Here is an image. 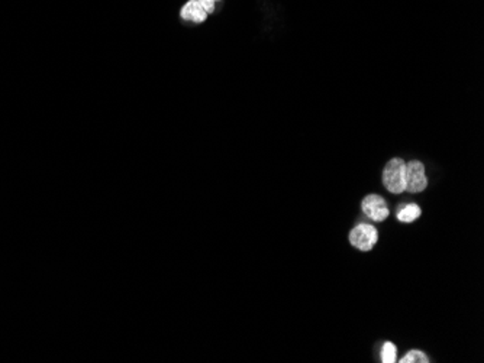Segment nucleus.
<instances>
[{
	"mask_svg": "<svg viewBox=\"0 0 484 363\" xmlns=\"http://www.w3.org/2000/svg\"><path fill=\"white\" fill-rule=\"evenodd\" d=\"M383 184L393 193L400 194L406 188V163L400 158H393L387 163L383 171Z\"/></svg>",
	"mask_w": 484,
	"mask_h": 363,
	"instance_id": "obj_1",
	"label": "nucleus"
},
{
	"mask_svg": "<svg viewBox=\"0 0 484 363\" xmlns=\"http://www.w3.org/2000/svg\"><path fill=\"white\" fill-rule=\"evenodd\" d=\"M379 235L374 226L371 225H358L352 232L350 233V242L352 246H355L360 250H371L372 246L377 242Z\"/></svg>",
	"mask_w": 484,
	"mask_h": 363,
	"instance_id": "obj_2",
	"label": "nucleus"
},
{
	"mask_svg": "<svg viewBox=\"0 0 484 363\" xmlns=\"http://www.w3.org/2000/svg\"><path fill=\"white\" fill-rule=\"evenodd\" d=\"M428 180L425 174V167L419 161H410L406 164V191L420 193L426 188Z\"/></svg>",
	"mask_w": 484,
	"mask_h": 363,
	"instance_id": "obj_3",
	"label": "nucleus"
},
{
	"mask_svg": "<svg viewBox=\"0 0 484 363\" xmlns=\"http://www.w3.org/2000/svg\"><path fill=\"white\" fill-rule=\"evenodd\" d=\"M362 212L374 222H383L389 218V209L386 201L380 195H367L362 200Z\"/></svg>",
	"mask_w": 484,
	"mask_h": 363,
	"instance_id": "obj_4",
	"label": "nucleus"
},
{
	"mask_svg": "<svg viewBox=\"0 0 484 363\" xmlns=\"http://www.w3.org/2000/svg\"><path fill=\"white\" fill-rule=\"evenodd\" d=\"M180 16L186 22L203 24L207 19L209 14L199 4V0H189V2H186V5L182 8Z\"/></svg>",
	"mask_w": 484,
	"mask_h": 363,
	"instance_id": "obj_5",
	"label": "nucleus"
},
{
	"mask_svg": "<svg viewBox=\"0 0 484 363\" xmlns=\"http://www.w3.org/2000/svg\"><path fill=\"white\" fill-rule=\"evenodd\" d=\"M420 216V207L416 204H408L402 207V210L397 213V219L403 223H412Z\"/></svg>",
	"mask_w": 484,
	"mask_h": 363,
	"instance_id": "obj_6",
	"label": "nucleus"
},
{
	"mask_svg": "<svg viewBox=\"0 0 484 363\" xmlns=\"http://www.w3.org/2000/svg\"><path fill=\"white\" fill-rule=\"evenodd\" d=\"M397 360V354H396V346L390 342L383 344L382 349V362L383 363H395Z\"/></svg>",
	"mask_w": 484,
	"mask_h": 363,
	"instance_id": "obj_7",
	"label": "nucleus"
},
{
	"mask_svg": "<svg viewBox=\"0 0 484 363\" xmlns=\"http://www.w3.org/2000/svg\"><path fill=\"white\" fill-rule=\"evenodd\" d=\"M402 363H428L429 359L425 353L419 350H410L402 360Z\"/></svg>",
	"mask_w": 484,
	"mask_h": 363,
	"instance_id": "obj_8",
	"label": "nucleus"
},
{
	"mask_svg": "<svg viewBox=\"0 0 484 363\" xmlns=\"http://www.w3.org/2000/svg\"><path fill=\"white\" fill-rule=\"evenodd\" d=\"M221 2V0H199V4L203 6V9L210 15L217 9V4Z\"/></svg>",
	"mask_w": 484,
	"mask_h": 363,
	"instance_id": "obj_9",
	"label": "nucleus"
}]
</instances>
